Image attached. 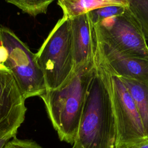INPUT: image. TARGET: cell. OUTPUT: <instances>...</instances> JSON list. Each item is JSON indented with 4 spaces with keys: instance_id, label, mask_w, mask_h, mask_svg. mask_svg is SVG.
<instances>
[{
    "instance_id": "6da1fadb",
    "label": "cell",
    "mask_w": 148,
    "mask_h": 148,
    "mask_svg": "<svg viewBox=\"0 0 148 148\" xmlns=\"http://www.w3.org/2000/svg\"><path fill=\"white\" fill-rule=\"evenodd\" d=\"M95 71L94 61L76 68L63 86L47 90L40 96L61 141L75 142Z\"/></svg>"
},
{
    "instance_id": "3957f363",
    "label": "cell",
    "mask_w": 148,
    "mask_h": 148,
    "mask_svg": "<svg viewBox=\"0 0 148 148\" xmlns=\"http://www.w3.org/2000/svg\"><path fill=\"white\" fill-rule=\"evenodd\" d=\"M94 64L110 98L117 130L116 148H128L148 141L131 96L96 48Z\"/></svg>"
},
{
    "instance_id": "5b68a950",
    "label": "cell",
    "mask_w": 148,
    "mask_h": 148,
    "mask_svg": "<svg viewBox=\"0 0 148 148\" xmlns=\"http://www.w3.org/2000/svg\"><path fill=\"white\" fill-rule=\"evenodd\" d=\"M0 45L8 53L5 66L13 76L25 98L42 95L47 88L36 54L13 31L2 25L0 26Z\"/></svg>"
},
{
    "instance_id": "e0dca14e",
    "label": "cell",
    "mask_w": 148,
    "mask_h": 148,
    "mask_svg": "<svg viewBox=\"0 0 148 148\" xmlns=\"http://www.w3.org/2000/svg\"><path fill=\"white\" fill-rule=\"evenodd\" d=\"M17 134H12L8 135L1 139H0V148H3L5 145L6 144V143L9 141L11 139L15 137Z\"/></svg>"
},
{
    "instance_id": "277c9868",
    "label": "cell",
    "mask_w": 148,
    "mask_h": 148,
    "mask_svg": "<svg viewBox=\"0 0 148 148\" xmlns=\"http://www.w3.org/2000/svg\"><path fill=\"white\" fill-rule=\"evenodd\" d=\"M36 54L47 90L63 86L75 71L71 20L62 16Z\"/></svg>"
},
{
    "instance_id": "2e32d148",
    "label": "cell",
    "mask_w": 148,
    "mask_h": 148,
    "mask_svg": "<svg viewBox=\"0 0 148 148\" xmlns=\"http://www.w3.org/2000/svg\"><path fill=\"white\" fill-rule=\"evenodd\" d=\"M8 57V53L6 49L2 45H0V68L6 67L5 63L6 62Z\"/></svg>"
},
{
    "instance_id": "5bb4252c",
    "label": "cell",
    "mask_w": 148,
    "mask_h": 148,
    "mask_svg": "<svg viewBox=\"0 0 148 148\" xmlns=\"http://www.w3.org/2000/svg\"><path fill=\"white\" fill-rule=\"evenodd\" d=\"M126 8V0L123 3L102 6L88 12L93 24L101 23L104 20L122 14Z\"/></svg>"
},
{
    "instance_id": "ac0fdd59",
    "label": "cell",
    "mask_w": 148,
    "mask_h": 148,
    "mask_svg": "<svg viewBox=\"0 0 148 148\" xmlns=\"http://www.w3.org/2000/svg\"><path fill=\"white\" fill-rule=\"evenodd\" d=\"M128 148H148V141L137 144Z\"/></svg>"
},
{
    "instance_id": "7a4b0ae2",
    "label": "cell",
    "mask_w": 148,
    "mask_h": 148,
    "mask_svg": "<svg viewBox=\"0 0 148 148\" xmlns=\"http://www.w3.org/2000/svg\"><path fill=\"white\" fill-rule=\"evenodd\" d=\"M116 145L117 130L110 98L95 68L72 148H116Z\"/></svg>"
},
{
    "instance_id": "4fadbf2b",
    "label": "cell",
    "mask_w": 148,
    "mask_h": 148,
    "mask_svg": "<svg viewBox=\"0 0 148 148\" xmlns=\"http://www.w3.org/2000/svg\"><path fill=\"white\" fill-rule=\"evenodd\" d=\"M6 2L17 6L23 12L36 17L39 14L46 13L48 7L53 1L6 0Z\"/></svg>"
},
{
    "instance_id": "8fae6325",
    "label": "cell",
    "mask_w": 148,
    "mask_h": 148,
    "mask_svg": "<svg viewBox=\"0 0 148 148\" xmlns=\"http://www.w3.org/2000/svg\"><path fill=\"white\" fill-rule=\"evenodd\" d=\"M124 0H59L58 5L62 9L63 17L67 18L88 13L95 9L123 3Z\"/></svg>"
},
{
    "instance_id": "7c38bea8",
    "label": "cell",
    "mask_w": 148,
    "mask_h": 148,
    "mask_svg": "<svg viewBox=\"0 0 148 148\" xmlns=\"http://www.w3.org/2000/svg\"><path fill=\"white\" fill-rule=\"evenodd\" d=\"M126 6L132 14L148 39V0H126Z\"/></svg>"
},
{
    "instance_id": "9c48e42d",
    "label": "cell",
    "mask_w": 148,
    "mask_h": 148,
    "mask_svg": "<svg viewBox=\"0 0 148 148\" xmlns=\"http://www.w3.org/2000/svg\"><path fill=\"white\" fill-rule=\"evenodd\" d=\"M95 39L96 49L117 75L148 86V60L123 56L104 43L95 34Z\"/></svg>"
},
{
    "instance_id": "52a82bcc",
    "label": "cell",
    "mask_w": 148,
    "mask_h": 148,
    "mask_svg": "<svg viewBox=\"0 0 148 148\" xmlns=\"http://www.w3.org/2000/svg\"><path fill=\"white\" fill-rule=\"evenodd\" d=\"M25 99L10 72L0 68V139L17 134L25 120Z\"/></svg>"
},
{
    "instance_id": "30bf717a",
    "label": "cell",
    "mask_w": 148,
    "mask_h": 148,
    "mask_svg": "<svg viewBox=\"0 0 148 148\" xmlns=\"http://www.w3.org/2000/svg\"><path fill=\"white\" fill-rule=\"evenodd\" d=\"M119 77L134 102L148 139V86L131 79Z\"/></svg>"
},
{
    "instance_id": "ba28073f",
    "label": "cell",
    "mask_w": 148,
    "mask_h": 148,
    "mask_svg": "<svg viewBox=\"0 0 148 148\" xmlns=\"http://www.w3.org/2000/svg\"><path fill=\"white\" fill-rule=\"evenodd\" d=\"M75 69L94 61L95 39L88 13L70 18Z\"/></svg>"
},
{
    "instance_id": "8992f818",
    "label": "cell",
    "mask_w": 148,
    "mask_h": 148,
    "mask_svg": "<svg viewBox=\"0 0 148 148\" xmlns=\"http://www.w3.org/2000/svg\"><path fill=\"white\" fill-rule=\"evenodd\" d=\"M93 25L95 35L119 54L148 60L146 39L127 6L122 14Z\"/></svg>"
},
{
    "instance_id": "9a60e30c",
    "label": "cell",
    "mask_w": 148,
    "mask_h": 148,
    "mask_svg": "<svg viewBox=\"0 0 148 148\" xmlns=\"http://www.w3.org/2000/svg\"><path fill=\"white\" fill-rule=\"evenodd\" d=\"M3 148H43L32 140L20 139L16 136L8 141Z\"/></svg>"
}]
</instances>
